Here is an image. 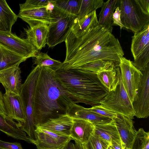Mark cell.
I'll use <instances>...</instances> for the list:
<instances>
[{
	"mask_svg": "<svg viewBox=\"0 0 149 149\" xmlns=\"http://www.w3.org/2000/svg\"><path fill=\"white\" fill-rule=\"evenodd\" d=\"M65 42V59L57 71L76 69L100 60L112 61L119 65L124 54L118 39L98 25L78 37L68 35Z\"/></svg>",
	"mask_w": 149,
	"mask_h": 149,
	"instance_id": "1",
	"label": "cell"
},
{
	"mask_svg": "<svg viewBox=\"0 0 149 149\" xmlns=\"http://www.w3.org/2000/svg\"><path fill=\"white\" fill-rule=\"evenodd\" d=\"M39 68L33 95V115L36 127L66 113L73 101L57 80L55 71L48 67Z\"/></svg>",
	"mask_w": 149,
	"mask_h": 149,
	"instance_id": "2",
	"label": "cell"
},
{
	"mask_svg": "<svg viewBox=\"0 0 149 149\" xmlns=\"http://www.w3.org/2000/svg\"><path fill=\"white\" fill-rule=\"evenodd\" d=\"M58 81L75 103L93 106L100 104L109 91L101 84L96 73L80 69L55 71Z\"/></svg>",
	"mask_w": 149,
	"mask_h": 149,
	"instance_id": "3",
	"label": "cell"
},
{
	"mask_svg": "<svg viewBox=\"0 0 149 149\" xmlns=\"http://www.w3.org/2000/svg\"><path fill=\"white\" fill-rule=\"evenodd\" d=\"M40 70L36 66L22 85L19 96L25 116V121L20 127L31 140L35 139V124L33 115V95L35 86Z\"/></svg>",
	"mask_w": 149,
	"mask_h": 149,
	"instance_id": "4",
	"label": "cell"
},
{
	"mask_svg": "<svg viewBox=\"0 0 149 149\" xmlns=\"http://www.w3.org/2000/svg\"><path fill=\"white\" fill-rule=\"evenodd\" d=\"M51 20L48 25L47 44L53 47L65 42L78 16L65 12L55 7L51 12Z\"/></svg>",
	"mask_w": 149,
	"mask_h": 149,
	"instance_id": "5",
	"label": "cell"
},
{
	"mask_svg": "<svg viewBox=\"0 0 149 149\" xmlns=\"http://www.w3.org/2000/svg\"><path fill=\"white\" fill-rule=\"evenodd\" d=\"M117 7L120 11L122 23L134 33L149 24V15L141 8L137 0H117Z\"/></svg>",
	"mask_w": 149,
	"mask_h": 149,
	"instance_id": "6",
	"label": "cell"
},
{
	"mask_svg": "<svg viewBox=\"0 0 149 149\" xmlns=\"http://www.w3.org/2000/svg\"><path fill=\"white\" fill-rule=\"evenodd\" d=\"M100 104L111 112L132 119L135 116L132 103L124 88L121 75L119 83L115 90L109 92L101 100Z\"/></svg>",
	"mask_w": 149,
	"mask_h": 149,
	"instance_id": "7",
	"label": "cell"
},
{
	"mask_svg": "<svg viewBox=\"0 0 149 149\" xmlns=\"http://www.w3.org/2000/svg\"><path fill=\"white\" fill-rule=\"evenodd\" d=\"M134 34L131 47L134 58L132 63L142 71L149 65V24Z\"/></svg>",
	"mask_w": 149,
	"mask_h": 149,
	"instance_id": "8",
	"label": "cell"
},
{
	"mask_svg": "<svg viewBox=\"0 0 149 149\" xmlns=\"http://www.w3.org/2000/svg\"><path fill=\"white\" fill-rule=\"evenodd\" d=\"M119 67L120 70L122 83L132 103L137 93L143 74L134 66L132 61L123 56L120 58Z\"/></svg>",
	"mask_w": 149,
	"mask_h": 149,
	"instance_id": "9",
	"label": "cell"
},
{
	"mask_svg": "<svg viewBox=\"0 0 149 149\" xmlns=\"http://www.w3.org/2000/svg\"><path fill=\"white\" fill-rule=\"evenodd\" d=\"M0 45L27 59L35 57L39 53L26 38H21L10 32L0 31Z\"/></svg>",
	"mask_w": 149,
	"mask_h": 149,
	"instance_id": "10",
	"label": "cell"
},
{
	"mask_svg": "<svg viewBox=\"0 0 149 149\" xmlns=\"http://www.w3.org/2000/svg\"><path fill=\"white\" fill-rule=\"evenodd\" d=\"M35 139L31 143L37 149H64L72 140L69 136L60 135L47 130L37 127Z\"/></svg>",
	"mask_w": 149,
	"mask_h": 149,
	"instance_id": "11",
	"label": "cell"
},
{
	"mask_svg": "<svg viewBox=\"0 0 149 149\" xmlns=\"http://www.w3.org/2000/svg\"><path fill=\"white\" fill-rule=\"evenodd\" d=\"M141 72L143 75L132 105L137 118H146L149 116V66Z\"/></svg>",
	"mask_w": 149,
	"mask_h": 149,
	"instance_id": "12",
	"label": "cell"
},
{
	"mask_svg": "<svg viewBox=\"0 0 149 149\" xmlns=\"http://www.w3.org/2000/svg\"><path fill=\"white\" fill-rule=\"evenodd\" d=\"M66 113L73 118L85 120L94 125L107 124L113 121L110 118L91 111L88 108L77 104L73 101L68 105Z\"/></svg>",
	"mask_w": 149,
	"mask_h": 149,
	"instance_id": "13",
	"label": "cell"
},
{
	"mask_svg": "<svg viewBox=\"0 0 149 149\" xmlns=\"http://www.w3.org/2000/svg\"><path fill=\"white\" fill-rule=\"evenodd\" d=\"M3 97L7 116L16 120L21 127L25 122V116L19 95L5 92Z\"/></svg>",
	"mask_w": 149,
	"mask_h": 149,
	"instance_id": "14",
	"label": "cell"
},
{
	"mask_svg": "<svg viewBox=\"0 0 149 149\" xmlns=\"http://www.w3.org/2000/svg\"><path fill=\"white\" fill-rule=\"evenodd\" d=\"M113 120L125 149H130L137 131L134 127L133 121L132 119L121 114H117Z\"/></svg>",
	"mask_w": 149,
	"mask_h": 149,
	"instance_id": "15",
	"label": "cell"
},
{
	"mask_svg": "<svg viewBox=\"0 0 149 149\" xmlns=\"http://www.w3.org/2000/svg\"><path fill=\"white\" fill-rule=\"evenodd\" d=\"M21 70L19 65L0 71V83L6 92L19 95L22 85Z\"/></svg>",
	"mask_w": 149,
	"mask_h": 149,
	"instance_id": "16",
	"label": "cell"
},
{
	"mask_svg": "<svg viewBox=\"0 0 149 149\" xmlns=\"http://www.w3.org/2000/svg\"><path fill=\"white\" fill-rule=\"evenodd\" d=\"M73 121V118L66 113L50 119L37 127L60 135L70 136Z\"/></svg>",
	"mask_w": 149,
	"mask_h": 149,
	"instance_id": "17",
	"label": "cell"
},
{
	"mask_svg": "<svg viewBox=\"0 0 149 149\" xmlns=\"http://www.w3.org/2000/svg\"><path fill=\"white\" fill-rule=\"evenodd\" d=\"M17 16L27 23L30 27L39 24L48 25L52 19L51 12L46 7L19 10Z\"/></svg>",
	"mask_w": 149,
	"mask_h": 149,
	"instance_id": "18",
	"label": "cell"
},
{
	"mask_svg": "<svg viewBox=\"0 0 149 149\" xmlns=\"http://www.w3.org/2000/svg\"><path fill=\"white\" fill-rule=\"evenodd\" d=\"M94 127L90 122L83 119L73 118L70 136L75 142L83 144L94 134Z\"/></svg>",
	"mask_w": 149,
	"mask_h": 149,
	"instance_id": "19",
	"label": "cell"
},
{
	"mask_svg": "<svg viewBox=\"0 0 149 149\" xmlns=\"http://www.w3.org/2000/svg\"><path fill=\"white\" fill-rule=\"evenodd\" d=\"M24 29L27 40L38 50L45 46L48 33V25L39 24Z\"/></svg>",
	"mask_w": 149,
	"mask_h": 149,
	"instance_id": "20",
	"label": "cell"
},
{
	"mask_svg": "<svg viewBox=\"0 0 149 149\" xmlns=\"http://www.w3.org/2000/svg\"><path fill=\"white\" fill-rule=\"evenodd\" d=\"M19 124L7 116L0 114V131L9 136L17 140L31 143V140L26 134L22 131Z\"/></svg>",
	"mask_w": 149,
	"mask_h": 149,
	"instance_id": "21",
	"label": "cell"
},
{
	"mask_svg": "<svg viewBox=\"0 0 149 149\" xmlns=\"http://www.w3.org/2000/svg\"><path fill=\"white\" fill-rule=\"evenodd\" d=\"M101 84L109 92L115 91L119 83L120 72L119 66H113L96 73Z\"/></svg>",
	"mask_w": 149,
	"mask_h": 149,
	"instance_id": "22",
	"label": "cell"
},
{
	"mask_svg": "<svg viewBox=\"0 0 149 149\" xmlns=\"http://www.w3.org/2000/svg\"><path fill=\"white\" fill-rule=\"evenodd\" d=\"M117 0H109L104 2L99 15L98 25L111 33L113 30V15L117 7Z\"/></svg>",
	"mask_w": 149,
	"mask_h": 149,
	"instance_id": "23",
	"label": "cell"
},
{
	"mask_svg": "<svg viewBox=\"0 0 149 149\" xmlns=\"http://www.w3.org/2000/svg\"><path fill=\"white\" fill-rule=\"evenodd\" d=\"M98 24L96 11L94 10L80 20L78 18L69 35L78 37L84 34L91 28L98 25Z\"/></svg>",
	"mask_w": 149,
	"mask_h": 149,
	"instance_id": "24",
	"label": "cell"
},
{
	"mask_svg": "<svg viewBox=\"0 0 149 149\" xmlns=\"http://www.w3.org/2000/svg\"><path fill=\"white\" fill-rule=\"evenodd\" d=\"M17 17L6 1L0 0V31L11 32L12 26Z\"/></svg>",
	"mask_w": 149,
	"mask_h": 149,
	"instance_id": "25",
	"label": "cell"
},
{
	"mask_svg": "<svg viewBox=\"0 0 149 149\" xmlns=\"http://www.w3.org/2000/svg\"><path fill=\"white\" fill-rule=\"evenodd\" d=\"M27 59L0 45V71L19 65Z\"/></svg>",
	"mask_w": 149,
	"mask_h": 149,
	"instance_id": "26",
	"label": "cell"
},
{
	"mask_svg": "<svg viewBox=\"0 0 149 149\" xmlns=\"http://www.w3.org/2000/svg\"><path fill=\"white\" fill-rule=\"evenodd\" d=\"M94 134L111 143L113 141L120 140L115 125L113 121L110 123L94 125Z\"/></svg>",
	"mask_w": 149,
	"mask_h": 149,
	"instance_id": "27",
	"label": "cell"
},
{
	"mask_svg": "<svg viewBox=\"0 0 149 149\" xmlns=\"http://www.w3.org/2000/svg\"><path fill=\"white\" fill-rule=\"evenodd\" d=\"M81 0H53L55 7L67 13L78 16Z\"/></svg>",
	"mask_w": 149,
	"mask_h": 149,
	"instance_id": "28",
	"label": "cell"
},
{
	"mask_svg": "<svg viewBox=\"0 0 149 149\" xmlns=\"http://www.w3.org/2000/svg\"><path fill=\"white\" fill-rule=\"evenodd\" d=\"M33 64L39 67H48L57 71L62 64V62L51 58L47 54L39 52L34 58Z\"/></svg>",
	"mask_w": 149,
	"mask_h": 149,
	"instance_id": "29",
	"label": "cell"
},
{
	"mask_svg": "<svg viewBox=\"0 0 149 149\" xmlns=\"http://www.w3.org/2000/svg\"><path fill=\"white\" fill-rule=\"evenodd\" d=\"M104 2L103 0H81L78 16L79 20L101 7Z\"/></svg>",
	"mask_w": 149,
	"mask_h": 149,
	"instance_id": "30",
	"label": "cell"
},
{
	"mask_svg": "<svg viewBox=\"0 0 149 149\" xmlns=\"http://www.w3.org/2000/svg\"><path fill=\"white\" fill-rule=\"evenodd\" d=\"M113 66H119V65L112 61L100 60L87 63L77 69L97 73Z\"/></svg>",
	"mask_w": 149,
	"mask_h": 149,
	"instance_id": "31",
	"label": "cell"
},
{
	"mask_svg": "<svg viewBox=\"0 0 149 149\" xmlns=\"http://www.w3.org/2000/svg\"><path fill=\"white\" fill-rule=\"evenodd\" d=\"M130 149H149V132L142 128L137 131Z\"/></svg>",
	"mask_w": 149,
	"mask_h": 149,
	"instance_id": "32",
	"label": "cell"
},
{
	"mask_svg": "<svg viewBox=\"0 0 149 149\" xmlns=\"http://www.w3.org/2000/svg\"><path fill=\"white\" fill-rule=\"evenodd\" d=\"M111 143L94 134L85 143L81 144L83 149H108Z\"/></svg>",
	"mask_w": 149,
	"mask_h": 149,
	"instance_id": "33",
	"label": "cell"
},
{
	"mask_svg": "<svg viewBox=\"0 0 149 149\" xmlns=\"http://www.w3.org/2000/svg\"><path fill=\"white\" fill-rule=\"evenodd\" d=\"M49 1V0H27L25 3L19 4V10L46 7Z\"/></svg>",
	"mask_w": 149,
	"mask_h": 149,
	"instance_id": "34",
	"label": "cell"
},
{
	"mask_svg": "<svg viewBox=\"0 0 149 149\" xmlns=\"http://www.w3.org/2000/svg\"><path fill=\"white\" fill-rule=\"evenodd\" d=\"M92 112L113 119L116 117L117 114L111 112L102 107L100 104L95 105L91 107L88 108Z\"/></svg>",
	"mask_w": 149,
	"mask_h": 149,
	"instance_id": "35",
	"label": "cell"
},
{
	"mask_svg": "<svg viewBox=\"0 0 149 149\" xmlns=\"http://www.w3.org/2000/svg\"><path fill=\"white\" fill-rule=\"evenodd\" d=\"M0 149H23L18 142L10 143L0 140Z\"/></svg>",
	"mask_w": 149,
	"mask_h": 149,
	"instance_id": "36",
	"label": "cell"
},
{
	"mask_svg": "<svg viewBox=\"0 0 149 149\" xmlns=\"http://www.w3.org/2000/svg\"><path fill=\"white\" fill-rule=\"evenodd\" d=\"M112 21L113 26H118L121 29L124 28L121 20L120 10L118 7L116 8L113 15Z\"/></svg>",
	"mask_w": 149,
	"mask_h": 149,
	"instance_id": "37",
	"label": "cell"
},
{
	"mask_svg": "<svg viewBox=\"0 0 149 149\" xmlns=\"http://www.w3.org/2000/svg\"><path fill=\"white\" fill-rule=\"evenodd\" d=\"M137 1L143 12L149 15V0H137Z\"/></svg>",
	"mask_w": 149,
	"mask_h": 149,
	"instance_id": "38",
	"label": "cell"
},
{
	"mask_svg": "<svg viewBox=\"0 0 149 149\" xmlns=\"http://www.w3.org/2000/svg\"><path fill=\"white\" fill-rule=\"evenodd\" d=\"M110 146L112 149H125L120 140L112 141Z\"/></svg>",
	"mask_w": 149,
	"mask_h": 149,
	"instance_id": "39",
	"label": "cell"
},
{
	"mask_svg": "<svg viewBox=\"0 0 149 149\" xmlns=\"http://www.w3.org/2000/svg\"><path fill=\"white\" fill-rule=\"evenodd\" d=\"M64 149H83L81 144L75 142L74 143L70 142Z\"/></svg>",
	"mask_w": 149,
	"mask_h": 149,
	"instance_id": "40",
	"label": "cell"
},
{
	"mask_svg": "<svg viewBox=\"0 0 149 149\" xmlns=\"http://www.w3.org/2000/svg\"><path fill=\"white\" fill-rule=\"evenodd\" d=\"M3 95L0 90V107L3 109L5 111L3 104Z\"/></svg>",
	"mask_w": 149,
	"mask_h": 149,
	"instance_id": "41",
	"label": "cell"
},
{
	"mask_svg": "<svg viewBox=\"0 0 149 149\" xmlns=\"http://www.w3.org/2000/svg\"><path fill=\"white\" fill-rule=\"evenodd\" d=\"M0 114L3 116H7L6 115V111L0 107Z\"/></svg>",
	"mask_w": 149,
	"mask_h": 149,
	"instance_id": "42",
	"label": "cell"
},
{
	"mask_svg": "<svg viewBox=\"0 0 149 149\" xmlns=\"http://www.w3.org/2000/svg\"><path fill=\"white\" fill-rule=\"evenodd\" d=\"M108 149H112L110 146L108 148Z\"/></svg>",
	"mask_w": 149,
	"mask_h": 149,
	"instance_id": "43",
	"label": "cell"
}]
</instances>
